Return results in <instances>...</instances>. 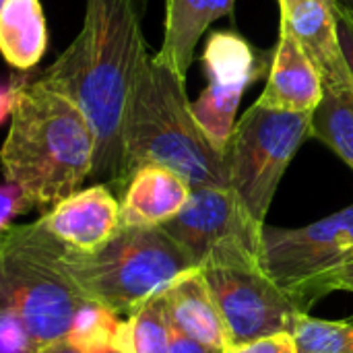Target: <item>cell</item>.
Returning <instances> with one entry per match:
<instances>
[{
	"label": "cell",
	"mask_w": 353,
	"mask_h": 353,
	"mask_svg": "<svg viewBox=\"0 0 353 353\" xmlns=\"http://www.w3.org/2000/svg\"><path fill=\"white\" fill-rule=\"evenodd\" d=\"M333 4H335L339 10H345V12L353 14V0H333Z\"/></svg>",
	"instance_id": "obj_29"
},
{
	"label": "cell",
	"mask_w": 353,
	"mask_h": 353,
	"mask_svg": "<svg viewBox=\"0 0 353 353\" xmlns=\"http://www.w3.org/2000/svg\"><path fill=\"white\" fill-rule=\"evenodd\" d=\"M234 4L236 0H165L163 43L157 54L186 77L199 39L215 21L234 14Z\"/></svg>",
	"instance_id": "obj_16"
},
{
	"label": "cell",
	"mask_w": 353,
	"mask_h": 353,
	"mask_svg": "<svg viewBox=\"0 0 353 353\" xmlns=\"http://www.w3.org/2000/svg\"><path fill=\"white\" fill-rule=\"evenodd\" d=\"M323 95L325 85L321 72L294 31L279 23V41L273 54L267 85L254 103L269 110L312 114Z\"/></svg>",
	"instance_id": "obj_13"
},
{
	"label": "cell",
	"mask_w": 353,
	"mask_h": 353,
	"mask_svg": "<svg viewBox=\"0 0 353 353\" xmlns=\"http://www.w3.org/2000/svg\"><path fill=\"white\" fill-rule=\"evenodd\" d=\"M190 194L192 186L178 172L157 163L141 165L132 172L122 190V225L161 228L186 207Z\"/></svg>",
	"instance_id": "obj_14"
},
{
	"label": "cell",
	"mask_w": 353,
	"mask_h": 353,
	"mask_svg": "<svg viewBox=\"0 0 353 353\" xmlns=\"http://www.w3.org/2000/svg\"><path fill=\"white\" fill-rule=\"evenodd\" d=\"M168 353H221V352H215V350H211V347H207V345H203V343H199V341H194V339H190V337H186V335H182V333H178V331L174 329V339H172V345H170V352Z\"/></svg>",
	"instance_id": "obj_26"
},
{
	"label": "cell",
	"mask_w": 353,
	"mask_h": 353,
	"mask_svg": "<svg viewBox=\"0 0 353 353\" xmlns=\"http://www.w3.org/2000/svg\"><path fill=\"white\" fill-rule=\"evenodd\" d=\"M225 353H300L294 333H277L248 343L232 345Z\"/></svg>",
	"instance_id": "obj_23"
},
{
	"label": "cell",
	"mask_w": 353,
	"mask_h": 353,
	"mask_svg": "<svg viewBox=\"0 0 353 353\" xmlns=\"http://www.w3.org/2000/svg\"><path fill=\"white\" fill-rule=\"evenodd\" d=\"M279 14L312 64L323 77L325 87H352L353 77L345 60L333 0H279Z\"/></svg>",
	"instance_id": "obj_12"
},
{
	"label": "cell",
	"mask_w": 353,
	"mask_h": 353,
	"mask_svg": "<svg viewBox=\"0 0 353 353\" xmlns=\"http://www.w3.org/2000/svg\"><path fill=\"white\" fill-rule=\"evenodd\" d=\"M31 81L33 79H29L23 70H14V68L6 77V81L2 83V91H0V120L2 122L10 120V116H12V112H14L23 91L29 87Z\"/></svg>",
	"instance_id": "obj_24"
},
{
	"label": "cell",
	"mask_w": 353,
	"mask_h": 353,
	"mask_svg": "<svg viewBox=\"0 0 353 353\" xmlns=\"http://www.w3.org/2000/svg\"><path fill=\"white\" fill-rule=\"evenodd\" d=\"M95 147L81 108L35 77L10 116L2 174L23 186L35 209L50 211L93 174Z\"/></svg>",
	"instance_id": "obj_3"
},
{
	"label": "cell",
	"mask_w": 353,
	"mask_h": 353,
	"mask_svg": "<svg viewBox=\"0 0 353 353\" xmlns=\"http://www.w3.org/2000/svg\"><path fill=\"white\" fill-rule=\"evenodd\" d=\"M0 50L14 70H33L48 50V27L39 0H2Z\"/></svg>",
	"instance_id": "obj_17"
},
{
	"label": "cell",
	"mask_w": 353,
	"mask_h": 353,
	"mask_svg": "<svg viewBox=\"0 0 353 353\" xmlns=\"http://www.w3.org/2000/svg\"><path fill=\"white\" fill-rule=\"evenodd\" d=\"M310 134L353 170V85L325 87V95L312 112Z\"/></svg>",
	"instance_id": "obj_19"
},
{
	"label": "cell",
	"mask_w": 353,
	"mask_h": 353,
	"mask_svg": "<svg viewBox=\"0 0 353 353\" xmlns=\"http://www.w3.org/2000/svg\"><path fill=\"white\" fill-rule=\"evenodd\" d=\"M335 14H337L339 41H341V48H343V54H345V60L350 64L353 77V14L345 12V10H339L337 6H335Z\"/></svg>",
	"instance_id": "obj_25"
},
{
	"label": "cell",
	"mask_w": 353,
	"mask_h": 353,
	"mask_svg": "<svg viewBox=\"0 0 353 353\" xmlns=\"http://www.w3.org/2000/svg\"><path fill=\"white\" fill-rule=\"evenodd\" d=\"M35 209L33 201L29 199V194L23 190V186H19L14 180L4 178L2 182V213H0V230L6 232L14 225L17 217Z\"/></svg>",
	"instance_id": "obj_22"
},
{
	"label": "cell",
	"mask_w": 353,
	"mask_h": 353,
	"mask_svg": "<svg viewBox=\"0 0 353 353\" xmlns=\"http://www.w3.org/2000/svg\"><path fill=\"white\" fill-rule=\"evenodd\" d=\"M41 225L79 252H95L122 228L120 201L108 184L81 188L39 217Z\"/></svg>",
	"instance_id": "obj_11"
},
{
	"label": "cell",
	"mask_w": 353,
	"mask_h": 353,
	"mask_svg": "<svg viewBox=\"0 0 353 353\" xmlns=\"http://www.w3.org/2000/svg\"><path fill=\"white\" fill-rule=\"evenodd\" d=\"M263 225L240 203L232 188L199 186L192 188L186 207L161 225L201 267L213 250L242 242L261 250Z\"/></svg>",
	"instance_id": "obj_10"
},
{
	"label": "cell",
	"mask_w": 353,
	"mask_h": 353,
	"mask_svg": "<svg viewBox=\"0 0 353 353\" xmlns=\"http://www.w3.org/2000/svg\"><path fill=\"white\" fill-rule=\"evenodd\" d=\"M172 339L174 325L163 290L126 316L116 350L122 353H168Z\"/></svg>",
	"instance_id": "obj_18"
},
{
	"label": "cell",
	"mask_w": 353,
	"mask_h": 353,
	"mask_svg": "<svg viewBox=\"0 0 353 353\" xmlns=\"http://www.w3.org/2000/svg\"><path fill=\"white\" fill-rule=\"evenodd\" d=\"M66 267L87 302L130 314L196 265L163 228H120L95 252L66 246Z\"/></svg>",
	"instance_id": "obj_5"
},
{
	"label": "cell",
	"mask_w": 353,
	"mask_h": 353,
	"mask_svg": "<svg viewBox=\"0 0 353 353\" xmlns=\"http://www.w3.org/2000/svg\"><path fill=\"white\" fill-rule=\"evenodd\" d=\"M101 353H122L120 350H108V352H101Z\"/></svg>",
	"instance_id": "obj_30"
},
{
	"label": "cell",
	"mask_w": 353,
	"mask_h": 353,
	"mask_svg": "<svg viewBox=\"0 0 353 353\" xmlns=\"http://www.w3.org/2000/svg\"><path fill=\"white\" fill-rule=\"evenodd\" d=\"M207 87L192 101L194 116L219 153H228L244 91L263 74V56L238 33L215 31L203 52Z\"/></svg>",
	"instance_id": "obj_9"
},
{
	"label": "cell",
	"mask_w": 353,
	"mask_h": 353,
	"mask_svg": "<svg viewBox=\"0 0 353 353\" xmlns=\"http://www.w3.org/2000/svg\"><path fill=\"white\" fill-rule=\"evenodd\" d=\"M312 114L269 110L259 103L236 122L228 147L230 188L246 211L265 223L277 186L310 134Z\"/></svg>",
	"instance_id": "obj_8"
},
{
	"label": "cell",
	"mask_w": 353,
	"mask_h": 353,
	"mask_svg": "<svg viewBox=\"0 0 353 353\" xmlns=\"http://www.w3.org/2000/svg\"><path fill=\"white\" fill-rule=\"evenodd\" d=\"M35 353H85L81 352L74 343L68 341V337H60V339H54L46 345H41Z\"/></svg>",
	"instance_id": "obj_28"
},
{
	"label": "cell",
	"mask_w": 353,
	"mask_h": 353,
	"mask_svg": "<svg viewBox=\"0 0 353 353\" xmlns=\"http://www.w3.org/2000/svg\"><path fill=\"white\" fill-rule=\"evenodd\" d=\"M333 292H352L353 294V259L333 279Z\"/></svg>",
	"instance_id": "obj_27"
},
{
	"label": "cell",
	"mask_w": 353,
	"mask_h": 353,
	"mask_svg": "<svg viewBox=\"0 0 353 353\" xmlns=\"http://www.w3.org/2000/svg\"><path fill=\"white\" fill-rule=\"evenodd\" d=\"M124 165L118 190L132 172L157 163L178 172L192 188H230L228 157L219 153L199 124L182 77L157 52L143 62L122 122Z\"/></svg>",
	"instance_id": "obj_2"
},
{
	"label": "cell",
	"mask_w": 353,
	"mask_h": 353,
	"mask_svg": "<svg viewBox=\"0 0 353 353\" xmlns=\"http://www.w3.org/2000/svg\"><path fill=\"white\" fill-rule=\"evenodd\" d=\"M219 306L232 345L277 333H296L302 312L265 273L259 250L234 242L211 252L201 265Z\"/></svg>",
	"instance_id": "obj_7"
},
{
	"label": "cell",
	"mask_w": 353,
	"mask_h": 353,
	"mask_svg": "<svg viewBox=\"0 0 353 353\" xmlns=\"http://www.w3.org/2000/svg\"><path fill=\"white\" fill-rule=\"evenodd\" d=\"M352 259L353 205L296 230L263 225L261 267L306 314L316 300L333 292V279Z\"/></svg>",
	"instance_id": "obj_6"
},
{
	"label": "cell",
	"mask_w": 353,
	"mask_h": 353,
	"mask_svg": "<svg viewBox=\"0 0 353 353\" xmlns=\"http://www.w3.org/2000/svg\"><path fill=\"white\" fill-rule=\"evenodd\" d=\"M120 314L108 310L101 304L85 302L68 331V341L74 343L81 352L101 353L108 350H116L120 331L124 321L118 319Z\"/></svg>",
	"instance_id": "obj_20"
},
{
	"label": "cell",
	"mask_w": 353,
	"mask_h": 353,
	"mask_svg": "<svg viewBox=\"0 0 353 353\" xmlns=\"http://www.w3.org/2000/svg\"><path fill=\"white\" fill-rule=\"evenodd\" d=\"M0 294L4 319L14 323L27 353L66 337L87 302L66 267V244L39 219L2 232Z\"/></svg>",
	"instance_id": "obj_4"
},
{
	"label": "cell",
	"mask_w": 353,
	"mask_h": 353,
	"mask_svg": "<svg viewBox=\"0 0 353 353\" xmlns=\"http://www.w3.org/2000/svg\"><path fill=\"white\" fill-rule=\"evenodd\" d=\"M145 8V0H85L79 35L37 77L89 118L97 145L91 176L116 188L124 165V112L134 79L149 56Z\"/></svg>",
	"instance_id": "obj_1"
},
{
	"label": "cell",
	"mask_w": 353,
	"mask_h": 353,
	"mask_svg": "<svg viewBox=\"0 0 353 353\" xmlns=\"http://www.w3.org/2000/svg\"><path fill=\"white\" fill-rule=\"evenodd\" d=\"M165 304L178 333L225 353L232 339L201 267L188 269L165 288Z\"/></svg>",
	"instance_id": "obj_15"
},
{
	"label": "cell",
	"mask_w": 353,
	"mask_h": 353,
	"mask_svg": "<svg viewBox=\"0 0 353 353\" xmlns=\"http://www.w3.org/2000/svg\"><path fill=\"white\" fill-rule=\"evenodd\" d=\"M294 335L300 353H353V323L304 314Z\"/></svg>",
	"instance_id": "obj_21"
}]
</instances>
